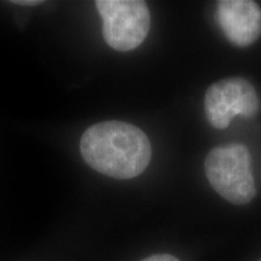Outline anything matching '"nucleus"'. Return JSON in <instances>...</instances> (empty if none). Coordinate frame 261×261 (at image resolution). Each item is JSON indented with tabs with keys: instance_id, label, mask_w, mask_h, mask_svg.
<instances>
[{
	"instance_id": "f257e3e1",
	"label": "nucleus",
	"mask_w": 261,
	"mask_h": 261,
	"mask_svg": "<svg viewBox=\"0 0 261 261\" xmlns=\"http://www.w3.org/2000/svg\"><path fill=\"white\" fill-rule=\"evenodd\" d=\"M85 162L116 179L142 174L151 160V144L142 129L123 121H106L85 130L80 142Z\"/></svg>"
},
{
	"instance_id": "f03ea898",
	"label": "nucleus",
	"mask_w": 261,
	"mask_h": 261,
	"mask_svg": "<svg viewBox=\"0 0 261 261\" xmlns=\"http://www.w3.org/2000/svg\"><path fill=\"white\" fill-rule=\"evenodd\" d=\"M204 172L214 190L231 203L243 205L255 197L252 158L246 145L232 143L211 150Z\"/></svg>"
},
{
	"instance_id": "7ed1b4c3",
	"label": "nucleus",
	"mask_w": 261,
	"mask_h": 261,
	"mask_svg": "<svg viewBox=\"0 0 261 261\" xmlns=\"http://www.w3.org/2000/svg\"><path fill=\"white\" fill-rule=\"evenodd\" d=\"M103 22V37L116 51H130L145 40L150 31V11L140 0H97Z\"/></svg>"
},
{
	"instance_id": "20e7f679",
	"label": "nucleus",
	"mask_w": 261,
	"mask_h": 261,
	"mask_svg": "<svg viewBox=\"0 0 261 261\" xmlns=\"http://www.w3.org/2000/svg\"><path fill=\"white\" fill-rule=\"evenodd\" d=\"M204 110L214 128L225 129L234 116L254 117L260 110V100L249 81L234 76L218 81L207 90Z\"/></svg>"
},
{
	"instance_id": "39448f33",
	"label": "nucleus",
	"mask_w": 261,
	"mask_h": 261,
	"mask_svg": "<svg viewBox=\"0 0 261 261\" xmlns=\"http://www.w3.org/2000/svg\"><path fill=\"white\" fill-rule=\"evenodd\" d=\"M218 21L233 45L246 47L261 34V9L250 0H221L218 3Z\"/></svg>"
},
{
	"instance_id": "423d86ee",
	"label": "nucleus",
	"mask_w": 261,
	"mask_h": 261,
	"mask_svg": "<svg viewBox=\"0 0 261 261\" xmlns=\"http://www.w3.org/2000/svg\"><path fill=\"white\" fill-rule=\"evenodd\" d=\"M142 261H179L177 257L169 255V254H156V255L149 256Z\"/></svg>"
},
{
	"instance_id": "0eeeda50",
	"label": "nucleus",
	"mask_w": 261,
	"mask_h": 261,
	"mask_svg": "<svg viewBox=\"0 0 261 261\" xmlns=\"http://www.w3.org/2000/svg\"><path fill=\"white\" fill-rule=\"evenodd\" d=\"M12 3L17 5H27V6H34V5L41 4V2H39V0H16V2H12Z\"/></svg>"
},
{
	"instance_id": "6e6552de",
	"label": "nucleus",
	"mask_w": 261,
	"mask_h": 261,
	"mask_svg": "<svg viewBox=\"0 0 261 261\" xmlns=\"http://www.w3.org/2000/svg\"><path fill=\"white\" fill-rule=\"evenodd\" d=\"M257 261H261V259H259V260H257Z\"/></svg>"
}]
</instances>
